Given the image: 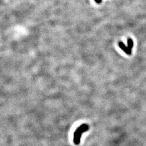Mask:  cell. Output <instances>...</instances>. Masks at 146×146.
<instances>
[{"label": "cell", "mask_w": 146, "mask_h": 146, "mask_svg": "<svg viewBox=\"0 0 146 146\" xmlns=\"http://www.w3.org/2000/svg\"><path fill=\"white\" fill-rule=\"evenodd\" d=\"M89 127L87 124L84 123L82 124L80 126L76 129V130L74 133V137H73V142L76 145H78L80 143L82 133L87 131L89 130Z\"/></svg>", "instance_id": "cell-1"}, {"label": "cell", "mask_w": 146, "mask_h": 146, "mask_svg": "<svg viewBox=\"0 0 146 146\" xmlns=\"http://www.w3.org/2000/svg\"><path fill=\"white\" fill-rule=\"evenodd\" d=\"M95 2H96L97 3L99 4V3H100L101 2L102 0H95Z\"/></svg>", "instance_id": "cell-3"}, {"label": "cell", "mask_w": 146, "mask_h": 146, "mask_svg": "<svg viewBox=\"0 0 146 146\" xmlns=\"http://www.w3.org/2000/svg\"><path fill=\"white\" fill-rule=\"evenodd\" d=\"M134 43L132 39L131 38H128V47H126L125 44L121 41H120L119 43V46L120 48L124 52H125L128 55H131V52H132V49L133 47Z\"/></svg>", "instance_id": "cell-2"}]
</instances>
